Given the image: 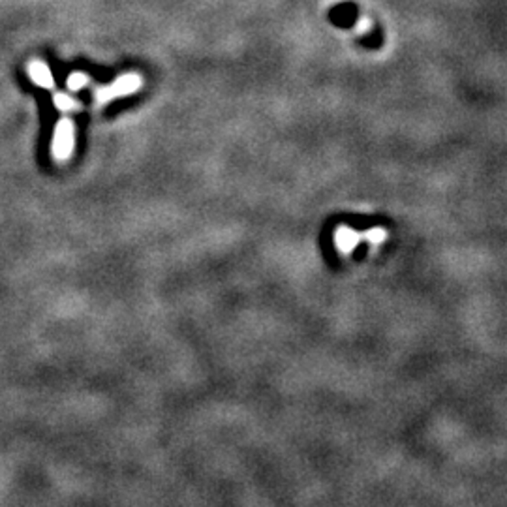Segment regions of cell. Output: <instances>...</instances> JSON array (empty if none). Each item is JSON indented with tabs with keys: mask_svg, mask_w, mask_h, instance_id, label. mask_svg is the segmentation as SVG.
I'll list each match as a JSON object with an SVG mask.
<instances>
[{
	"mask_svg": "<svg viewBox=\"0 0 507 507\" xmlns=\"http://www.w3.org/2000/svg\"><path fill=\"white\" fill-rule=\"evenodd\" d=\"M73 147H75V128L70 118H62L57 126H55V136H53L51 152L55 160L66 162L68 158L73 154Z\"/></svg>",
	"mask_w": 507,
	"mask_h": 507,
	"instance_id": "6da1fadb",
	"label": "cell"
},
{
	"mask_svg": "<svg viewBox=\"0 0 507 507\" xmlns=\"http://www.w3.org/2000/svg\"><path fill=\"white\" fill-rule=\"evenodd\" d=\"M141 84V79L130 73V75H123V78L111 83L109 87H102L96 91V100L102 104V102H109L113 98L124 96V94H130V92H136Z\"/></svg>",
	"mask_w": 507,
	"mask_h": 507,
	"instance_id": "7a4b0ae2",
	"label": "cell"
},
{
	"mask_svg": "<svg viewBox=\"0 0 507 507\" xmlns=\"http://www.w3.org/2000/svg\"><path fill=\"white\" fill-rule=\"evenodd\" d=\"M359 241H361V235L357 231H353L350 228H338L337 235H335V242L340 252L350 254L353 248L357 247Z\"/></svg>",
	"mask_w": 507,
	"mask_h": 507,
	"instance_id": "3957f363",
	"label": "cell"
},
{
	"mask_svg": "<svg viewBox=\"0 0 507 507\" xmlns=\"http://www.w3.org/2000/svg\"><path fill=\"white\" fill-rule=\"evenodd\" d=\"M30 78L34 79V83H38L39 87H46V89H53V78L49 73V68L42 62H33L28 68Z\"/></svg>",
	"mask_w": 507,
	"mask_h": 507,
	"instance_id": "277c9868",
	"label": "cell"
},
{
	"mask_svg": "<svg viewBox=\"0 0 507 507\" xmlns=\"http://www.w3.org/2000/svg\"><path fill=\"white\" fill-rule=\"evenodd\" d=\"M55 105H57L60 111H64V113H68V111H75L81 107V105L78 104V100L66 96V94H57V96H55Z\"/></svg>",
	"mask_w": 507,
	"mask_h": 507,
	"instance_id": "5b68a950",
	"label": "cell"
},
{
	"mask_svg": "<svg viewBox=\"0 0 507 507\" xmlns=\"http://www.w3.org/2000/svg\"><path fill=\"white\" fill-rule=\"evenodd\" d=\"M385 237H387V233H385V229H382V228H374V229H371V231H366V233H364V239H366L368 242H372V244H380V242H384Z\"/></svg>",
	"mask_w": 507,
	"mask_h": 507,
	"instance_id": "8992f818",
	"label": "cell"
},
{
	"mask_svg": "<svg viewBox=\"0 0 507 507\" xmlns=\"http://www.w3.org/2000/svg\"><path fill=\"white\" fill-rule=\"evenodd\" d=\"M89 83V78L84 75V73H73L72 78L68 79V87H70V91H78L81 87Z\"/></svg>",
	"mask_w": 507,
	"mask_h": 507,
	"instance_id": "52a82bcc",
	"label": "cell"
}]
</instances>
